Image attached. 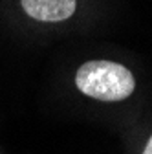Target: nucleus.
Masks as SVG:
<instances>
[{
    "mask_svg": "<svg viewBox=\"0 0 152 154\" xmlns=\"http://www.w3.org/2000/svg\"><path fill=\"white\" fill-rule=\"evenodd\" d=\"M75 86L92 99L116 103L134 94L136 77L125 64L96 59L79 66L75 72Z\"/></svg>",
    "mask_w": 152,
    "mask_h": 154,
    "instance_id": "obj_1",
    "label": "nucleus"
},
{
    "mask_svg": "<svg viewBox=\"0 0 152 154\" xmlns=\"http://www.w3.org/2000/svg\"><path fill=\"white\" fill-rule=\"evenodd\" d=\"M22 13L35 22L57 24L77 11V0H18Z\"/></svg>",
    "mask_w": 152,
    "mask_h": 154,
    "instance_id": "obj_2",
    "label": "nucleus"
},
{
    "mask_svg": "<svg viewBox=\"0 0 152 154\" xmlns=\"http://www.w3.org/2000/svg\"><path fill=\"white\" fill-rule=\"evenodd\" d=\"M143 154H152V136L148 138V141H147V145L143 149Z\"/></svg>",
    "mask_w": 152,
    "mask_h": 154,
    "instance_id": "obj_3",
    "label": "nucleus"
}]
</instances>
